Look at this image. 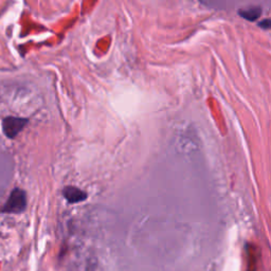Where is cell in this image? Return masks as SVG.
Returning <instances> with one entry per match:
<instances>
[{
  "label": "cell",
  "instance_id": "obj_5",
  "mask_svg": "<svg viewBox=\"0 0 271 271\" xmlns=\"http://www.w3.org/2000/svg\"><path fill=\"white\" fill-rule=\"evenodd\" d=\"M258 26L260 27V28H263V29H265V30H268L269 28H270V21H269V19H264V21L263 22H260L259 24H258Z\"/></svg>",
  "mask_w": 271,
  "mask_h": 271
},
{
  "label": "cell",
  "instance_id": "obj_1",
  "mask_svg": "<svg viewBox=\"0 0 271 271\" xmlns=\"http://www.w3.org/2000/svg\"><path fill=\"white\" fill-rule=\"evenodd\" d=\"M27 208V194L22 189H14L10 194L2 212L7 214H21Z\"/></svg>",
  "mask_w": 271,
  "mask_h": 271
},
{
  "label": "cell",
  "instance_id": "obj_4",
  "mask_svg": "<svg viewBox=\"0 0 271 271\" xmlns=\"http://www.w3.org/2000/svg\"><path fill=\"white\" fill-rule=\"evenodd\" d=\"M238 14L240 17H243L248 22H254L258 17H260V15H262V8L258 6L247 7L242 10H239Z\"/></svg>",
  "mask_w": 271,
  "mask_h": 271
},
{
  "label": "cell",
  "instance_id": "obj_3",
  "mask_svg": "<svg viewBox=\"0 0 271 271\" xmlns=\"http://www.w3.org/2000/svg\"><path fill=\"white\" fill-rule=\"evenodd\" d=\"M63 196L69 204H78L87 198V193L76 187L68 186L63 190Z\"/></svg>",
  "mask_w": 271,
  "mask_h": 271
},
{
  "label": "cell",
  "instance_id": "obj_2",
  "mask_svg": "<svg viewBox=\"0 0 271 271\" xmlns=\"http://www.w3.org/2000/svg\"><path fill=\"white\" fill-rule=\"evenodd\" d=\"M29 123L27 118L7 117L3 120V130L9 139H14Z\"/></svg>",
  "mask_w": 271,
  "mask_h": 271
}]
</instances>
